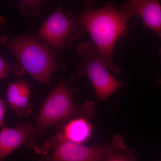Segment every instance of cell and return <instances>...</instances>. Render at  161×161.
Wrapping results in <instances>:
<instances>
[{
	"label": "cell",
	"mask_w": 161,
	"mask_h": 161,
	"mask_svg": "<svg viewBox=\"0 0 161 161\" xmlns=\"http://www.w3.org/2000/svg\"><path fill=\"white\" fill-rule=\"evenodd\" d=\"M94 1H86L77 18L88 32L101 57L112 74L117 75L120 69L114 60L113 52L119 39L128 35V22L133 15L125 3L119 9L108 1L98 9L93 8Z\"/></svg>",
	"instance_id": "1"
},
{
	"label": "cell",
	"mask_w": 161,
	"mask_h": 161,
	"mask_svg": "<svg viewBox=\"0 0 161 161\" xmlns=\"http://www.w3.org/2000/svg\"><path fill=\"white\" fill-rule=\"evenodd\" d=\"M1 43L12 53L32 78L41 84L49 83L53 74L60 69L50 47L31 35H22L10 40L3 36Z\"/></svg>",
	"instance_id": "2"
},
{
	"label": "cell",
	"mask_w": 161,
	"mask_h": 161,
	"mask_svg": "<svg viewBox=\"0 0 161 161\" xmlns=\"http://www.w3.org/2000/svg\"><path fill=\"white\" fill-rule=\"evenodd\" d=\"M68 80L59 81L56 88L47 97L37 121L36 131L41 135L50 127L59 123L65 122L78 117L92 118L95 104L87 101L77 105L73 100V95L77 92L75 88L68 89Z\"/></svg>",
	"instance_id": "3"
},
{
	"label": "cell",
	"mask_w": 161,
	"mask_h": 161,
	"mask_svg": "<svg viewBox=\"0 0 161 161\" xmlns=\"http://www.w3.org/2000/svg\"><path fill=\"white\" fill-rule=\"evenodd\" d=\"M77 51L81 60L68 80L70 81L85 75L91 81L98 100L106 102L123 84L114 78L94 44L81 43L77 47Z\"/></svg>",
	"instance_id": "4"
},
{
	"label": "cell",
	"mask_w": 161,
	"mask_h": 161,
	"mask_svg": "<svg viewBox=\"0 0 161 161\" xmlns=\"http://www.w3.org/2000/svg\"><path fill=\"white\" fill-rule=\"evenodd\" d=\"M86 31L77 15L72 10L63 12L60 4L38 28L37 34L49 47L63 50L82 38Z\"/></svg>",
	"instance_id": "5"
},
{
	"label": "cell",
	"mask_w": 161,
	"mask_h": 161,
	"mask_svg": "<svg viewBox=\"0 0 161 161\" xmlns=\"http://www.w3.org/2000/svg\"><path fill=\"white\" fill-rule=\"evenodd\" d=\"M127 147L119 134L108 142L98 146H87L72 142H63L52 149L46 161H106L113 153Z\"/></svg>",
	"instance_id": "6"
},
{
	"label": "cell",
	"mask_w": 161,
	"mask_h": 161,
	"mask_svg": "<svg viewBox=\"0 0 161 161\" xmlns=\"http://www.w3.org/2000/svg\"><path fill=\"white\" fill-rule=\"evenodd\" d=\"M91 119L78 117L64 123L60 131L55 136L48 139L38 146L34 147L39 154H46L58 144L63 142L82 144L91 138L93 130Z\"/></svg>",
	"instance_id": "7"
},
{
	"label": "cell",
	"mask_w": 161,
	"mask_h": 161,
	"mask_svg": "<svg viewBox=\"0 0 161 161\" xmlns=\"http://www.w3.org/2000/svg\"><path fill=\"white\" fill-rule=\"evenodd\" d=\"M37 135L36 127L29 123H22L14 128L5 126L0 132V158L3 160L23 144L35 147Z\"/></svg>",
	"instance_id": "8"
},
{
	"label": "cell",
	"mask_w": 161,
	"mask_h": 161,
	"mask_svg": "<svg viewBox=\"0 0 161 161\" xmlns=\"http://www.w3.org/2000/svg\"><path fill=\"white\" fill-rule=\"evenodd\" d=\"M133 16H139L145 27L155 32L161 40V5L158 0H130L125 3Z\"/></svg>",
	"instance_id": "9"
},
{
	"label": "cell",
	"mask_w": 161,
	"mask_h": 161,
	"mask_svg": "<svg viewBox=\"0 0 161 161\" xmlns=\"http://www.w3.org/2000/svg\"><path fill=\"white\" fill-rule=\"evenodd\" d=\"M31 93L29 84L25 80H19L8 84L6 101L19 117H26L31 113Z\"/></svg>",
	"instance_id": "10"
},
{
	"label": "cell",
	"mask_w": 161,
	"mask_h": 161,
	"mask_svg": "<svg viewBox=\"0 0 161 161\" xmlns=\"http://www.w3.org/2000/svg\"><path fill=\"white\" fill-rule=\"evenodd\" d=\"M49 2L44 0H22L18 3L17 7L23 15L31 17L42 13L43 7Z\"/></svg>",
	"instance_id": "11"
},
{
	"label": "cell",
	"mask_w": 161,
	"mask_h": 161,
	"mask_svg": "<svg viewBox=\"0 0 161 161\" xmlns=\"http://www.w3.org/2000/svg\"><path fill=\"white\" fill-rule=\"evenodd\" d=\"M25 70L18 61L15 63L8 62L2 56L0 57V79H5L11 73L18 76L23 75Z\"/></svg>",
	"instance_id": "12"
},
{
	"label": "cell",
	"mask_w": 161,
	"mask_h": 161,
	"mask_svg": "<svg viewBox=\"0 0 161 161\" xmlns=\"http://www.w3.org/2000/svg\"><path fill=\"white\" fill-rule=\"evenodd\" d=\"M134 151L128 147L112 154L106 161H136Z\"/></svg>",
	"instance_id": "13"
},
{
	"label": "cell",
	"mask_w": 161,
	"mask_h": 161,
	"mask_svg": "<svg viewBox=\"0 0 161 161\" xmlns=\"http://www.w3.org/2000/svg\"><path fill=\"white\" fill-rule=\"evenodd\" d=\"M6 100L1 98L0 99V126L1 128L5 127L4 119L6 112Z\"/></svg>",
	"instance_id": "14"
},
{
	"label": "cell",
	"mask_w": 161,
	"mask_h": 161,
	"mask_svg": "<svg viewBox=\"0 0 161 161\" xmlns=\"http://www.w3.org/2000/svg\"><path fill=\"white\" fill-rule=\"evenodd\" d=\"M158 53L160 56L161 57V47L158 50ZM155 83L157 85H161V75L158 77L155 80Z\"/></svg>",
	"instance_id": "15"
}]
</instances>
